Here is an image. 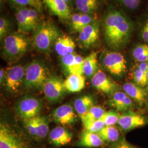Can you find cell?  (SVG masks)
Returning a JSON list of instances; mask_svg holds the SVG:
<instances>
[{"label": "cell", "instance_id": "obj_19", "mask_svg": "<svg viewBox=\"0 0 148 148\" xmlns=\"http://www.w3.org/2000/svg\"><path fill=\"white\" fill-rule=\"evenodd\" d=\"M103 143L104 142L97 133L84 130L81 133L77 145L84 148H95L101 147Z\"/></svg>", "mask_w": 148, "mask_h": 148}, {"label": "cell", "instance_id": "obj_39", "mask_svg": "<svg viewBox=\"0 0 148 148\" xmlns=\"http://www.w3.org/2000/svg\"><path fill=\"white\" fill-rule=\"evenodd\" d=\"M84 58L80 55L76 54L75 62L71 74L84 75Z\"/></svg>", "mask_w": 148, "mask_h": 148}, {"label": "cell", "instance_id": "obj_31", "mask_svg": "<svg viewBox=\"0 0 148 148\" xmlns=\"http://www.w3.org/2000/svg\"><path fill=\"white\" fill-rule=\"evenodd\" d=\"M105 112V110L101 106H94L90 109V110L81 119V121L99 120H101Z\"/></svg>", "mask_w": 148, "mask_h": 148}, {"label": "cell", "instance_id": "obj_32", "mask_svg": "<svg viewBox=\"0 0 148 148\" xmlns=\"http://www.w3.org/2000/svg\"><path fill=\"white\" fill-rule=\"evenodd\" d=\"M84 130L90 132L98 133L105 127V125L101 120L96 121H82Z\"/></svg>", "mask_w": 148, "mask_h": 148}, {"label": "cell", "instance_id": "obj_23", "mask_svg": "<svg viewBox=\"0 0 148 148\" xmlns=\"http://www.w3.org/2000/svg\"><path fill=\"white\" fill-rule=\"evenodd\" d=\"M97 134L100 136L104 143L112 144L120 139V132L114 126H105Z\"/></svg>", "mask_w": 148, "mask_h": 148}, {"label": "cell", "instance_id": "obj_7", "mask_svg": "<svg viewBox=\"0 0 148 148\" xmlns=\"http://www.w3.org/2000/svg\"><path fill=\"white\" fill-rule=\"evenodd\" d=\"M42 109V102L34 97L23 98L16 106V112L24 120L40 116Z\"/></svg>", "mask_w": 148, "mask_h": 148}, {"label": "cell", "instance_id": "obj_6", "mask_svg": "<svg viewBox=\"0 0 148 148\" xmlns=\"http://www.w3.org/2000/svg\"><path fill=\"white\" fill-rule=\"evenodd\" d=\"M100 60L103 67L114 76L121 77L127 72V61L118 51H104L101 54Z\"/></svg>", "mask_w": 148, "mask_h": 148}, {"label": "cell", "instance_id": "obj_28", "mask_svg": "<svg viewBox=\"0 0 148 148\" xmlns=\"http://www.w3.org/2000/svg\"><path fill=\"white\" fill-rule=\"evenodd\" d=\"M136 30L140 39L148 45V12L139 19Z\"/></svg>", "mask_w": 148, "mask_h": 148}, {"label": "cell", "instance_id": "obj_42", "mask_svg": "<svg viewBox=\"0 0 148 148\" xmlns=\"http://www.w3.org/2000/svg\"><path fill=\"white\" fill-rule=\"evenodd\" d=\"M5 79V70L2 68L0 70V81L1 84H3Z\"/></svg>", "mask_w": 148, "mask_h": 148}, {"label": "cell", "instance_id": "obj_10", "mask_svg": "<svg viewBox=\"0 0 148 148\" xmlns=\"http://www.w3.org/2000/svg\"><path fill=\"white\" fill-rule=\"evenodd\" d=\"M91 83L96 90L107 95H112L120 89L116 82L101 70H98L92 77Z\"/></svg>", "mask_w": 148, "mask_h": 148}, {"label": "cell", "instance_id": "obj_18", "mask_svg": "<svg viewBox=\"0 0 148 148\" xmlns=\"http://www.w3.org/2000/svg\"><path fill=\"white\" fill-rule=\"evenodd\" d=\"M122 89L133 101H135L139 106H143L145 101L147 93L142 87L134 83L126 82L123 85Z\"/></svg>", "mask_w": 148, "mask_h": 148}, {"label": "cell", "instance_id": "obj_5", "mask_svg": "<svg viewBox=\"0 0 148 148\" xmlns=\"http://www.w3.org/2000/svg\"><path fill=\"white\" fill-rule=\"evenodd\" d=\"M49 76L46 66L38 60H34L25 68L24 85L29 90L38 89L42 87Z\"/></svg>", "mask_w": 148, "mask_h": 148}, {"label": "cell", "instance_id": "obj_25", "mask_svg": "<svg viewBox=\"0 0 148 148\" xmlns=\"http://www.w3.org/2000/svg\"><path fill=\"white\" fill-rule=\"evenodd\" d=\"M27 9L26 7H21L19 8L16 13L18 32L24 34L32 31L27 18Z\"/></svg>", "mask_w": 148, "mask_h": 148}, {"label": "cell", "instance_id": "obj_11", "mask_svg": "<svg viewBox=\"0 0 148 148\" xmlns=\"http://www.w3.org/2000/svg\"><path fill=\"white\" fill-rule=\"evenodd\" d=\"M101 23L98 20L84 27L79 32V42L86 49L94 46L99 39Z\"/></svg>", "mask_w": 148, "mask_h": 148}, {"label": "cell", "instance_id": "obj_40", "mask_svg": "<svg viewBox=\"0 0 148 148\" xmlns=\"http://www.w3.org/2000/svg\"><path fill=\"white\" fill-rule=\"evenodd\" d=\"M123 7L130 11L137 10L140 5L141 0H117Z\"/></svg>", "mask_w": 148, "mask_h": 148}, {"label": "cell", "instance_id": "obj_35", "mask_svg": "<svg viewBox=\"0 0 148 148\" xmlns=\"http://www.w3.org/2000/svg\"><path fill=\"white\" fill-rule=\"evenodd\" d=\"M24 123L27 132L32 137L36 139L38 116L24 120Z\"/></svg>", "mask_w": 148, "mask_h": 148}, {"label": "cell", "instance_id": "obj_1", "mask_svg": "<svg viewBox=\"0 0 148 148\" xmlns=\"http://www.w3.org/2000/svg\"><path fill=\"white\" fill-rule=\"evenodd\" d=\"M101 26L106 44L118 52L127 46L136 30L133 21L123 12L115 8L106 12Z\"/></svg>", "mask_w": 148, "mask_h": 148}, {"label": "cell", "instance_id": "obj_21", "mask_svg": "<svg viewBox=\"0 0 148 148\" xmlns=\"http://www.w3.org/2000/svg\"><path fill=\"white\" fill-rule=\"evenodd\" d=\"M94 105V99L90 95H84L77 98L74 101V109L82 119Z\"/></svg>", "mask_w": 148, "mask_h": 148}, {"label": "cell", "instance_id": "obj_17", "mask_svg": "<svg viewBox=\"0 0 148 148\" xmlns=\"http://www.w3.org/2000/svg\"><path fill=\"white\" fill-rule=\"evenodd\" d=\"M56 52L61 57L74 53L76 47L73 38L67 35H60L54 43Z\"/></svg>", "mask_w": 148, "mask_h": 148}, {"label": "cell", "instance_id": "obj_16", "mask_svg": "<svg viewBox=\"0 0 148 148\" xmlns=\"http://www.w3.org/2000/svg\"><path fill=\"white\" fill-rule=\"evenodd\" d=\"M49 10L54 15L63 20L70 19L71 16L69 5L64 0H43Z\"/></svg>", "mask_w": 148, "mask_h": 148}, {"label": "cell", "instance_id": "obj_44", "mask_svg": "<svg viewBox=\"0 0 148 148\" xmlns=\"http://www.w3.org/2000/svg\"></svg>", "mask_w": 148, "mask_h": 148}, {"label": "cell", "instance_id": "obj_14", "mask_svg": "<svg viewBox=\"0 0 148 148\" xmlns=\"http://www.w3.org/2000/svg\"><path fill=\"white\" fill-rule=\"evenodd\" d=\"M108 104L118 111L129 110L134 106L132 99L125 92L120 90H117L111 95Z\"/></svg>", "mask_w": 148, "mask_h": 148}, {"label": "cell", "instance_id": "obj_9", "mask_svg": "<svg viewBox=\"0 0 148 148\" xmlns=\"http://www.w3.org/2000/svg\"><path fill=\"white\" fill-rule=\"evenodd\" d=\"M42 88L45 97L51 103L61 100L66 92L64 81L57 76H49L44 83Z\"/></svg>", "mask_w": 148, "mask_h": 148}, {"label": "cell", "instance_id": "obj_37", "mask_svg": "<svg viewBox=\"0 0 148 148\" xmlns=\"http://www.w3.org/2000/svg\"><path fill=\"white\" fill-rule=\"evenodd\" d=\"M38 11L35 8H29L27 7V18L32 31H34L37 24L40 22L38 20Z\"/></svg>", "mask_w": 148, "mask_h": 148}, {"label": "cell", "instance_id": "obj_12", "mask_svg": "<svg viewBox=\"0 0 148 148\" xmlns=\"http://www.w3.org/2000/svg\"><path fill=\"white\" fill-rule=\"evenodd\" d=\"M147 123V119L143 115L128 111L121 115L117 124L122 131L126 132L138 127L143 126Z\"/></svg>", "mask_w": 148, "mask_h": 148}, {"label": "cell", "instance_id": "obj_13", "mask_svg": "<svg viewBox=\"0 0 148 148\" xmlns=\"http://www.w3.org/2000/svg\"><path fill=\"white\" fill-rule=\"evenodd\" d=\"M75 111L74 108L68 104L60 106L53 111V121L63 126L72 125L76 121Z\"/></svg>", "mask_w": 148, "mask_h": 148}, {"label": "cell", "instance_id": "obj_34", "mask_svg": "<svg viewBox=\"0 0 148 148\" xmlns=\"http://www.w3.org/2000/svg\"><path fill=\"white\" fill-rule=\"evenodd\" d=\"M16 5L20 7L30 6L32 8L36 9L38 12L42 11V3L41 0H10Z\"/></svg>", "mask_w": 148, "mask_h": 148}, {"label": "cell", "instance_id": "obj_24", "mask_svg": "<svg viewBox=\"0 0 148 148\" xmlns=\"http://www.w3.org/2000/svg\"><path fill=\"white\" fill-rule=\"evenodd\" d=\"M148 69V63H139L133 69V79L134 84L141 87L147 85L146 73Z\"/></svg>", "mask_w": 148, "mask_h": 148}, {"label": "cell", "instance_id": "obj_4", "mask_svg": "<svg viewBox=\"0 0 148 148\" xmlns=\"http://www.w3.org/2000/svg\"><path fill=\"white\" fill-rule=\"evenodd\" d=\"M0 148H31L25 136L7 122L0 124Z\"/></svg>", "mask_w": 148, "mask_h": 148}, {"label": "cell", "instance_id": "obj_38", "mask_svg": "<svg viewBox=\"0 0 148 148\" xmlns=\"http://www.w3.org/2000/svg\"><path fill=\"white\" fill-rule=\"evenodd\" d=\"M11 24L10 21L4 17L0 18V39L1 41L4 40L10 31Z\"/></svg>", "mask_w": 148, "mask_h": 148}, {"label": "cell", "instance_id": "obj_29", "mask_svg": "<svg viewBox=\"0 0 148 148\" xmlns=\"http://www.w3.org/2000/svg\"><path fill=\"white\" fill-rule=\"evenodd\" d=\"M97 20V16L95 13L86 14L81 13V15L79 18L77 23L72 29L75 32H81L84 27L90 25L91 23Z\"/></svg>", "mask_w": 148, "mask_h": 148}, {"label": "cell", "instance_id": "obj_33", "mask_svg": "<svg viewBox=\"0 0 148 148\" xmlns=\"http://www.w3.org/2000/svg\"><path fill=\"white\" fill-rule=\"evenodd\" d=\"M120 116L121 115L116 111H108L105 112L101 120L105 126H112L118 123Z\"/></svg>", "mask_w": 148, "mask_h": 148}, {"label": "cell", "instance_id": "obj_20", "mask_svg": "<svg viewBox=\"0 0 148 148\" xmlns=\"http://www.w3.org/2000/svg\"><path fill=\"white\" fill-rule=\"evenodd\" d=\"M86 79L84 75L70 74L64 81L66 90L70 92H78L84 88Z\"/></svg>", "mask_w": 148, "mask_h": 148}, {"label": "cell", "instance_id": "obj_15", "mask_svg": "<svg viewBox=\"0 0 148 148\" xmlns=\"http://www.w3.org/2000/svg\"><path fill=\"white\" fill-rule=\"evenodd\" d=\"M73 134L62 126H57L49 133V142L56 147H62L70 143Z\"/></svg>", "mask_w": 148, "mask_h": 148}, {"label": "cell", "instance_id": "obj_36", "mask_svg": "<svg viewBox=\"0 0 148 148\" xmlns=\"http://www.w3.org/2000/svg\"><path fill=\"white\" fill-rule=\"evenodd\" d=\"M76 54L75 53L69 54L62 57L61 62L64 71L69 75L71 74L73 68Z\"/></svg>", "mask_w": 148, "mask_h": 148}, {"label": "cell", "instance_id": "obj_8", "mask_svg": "<svg viewBox=\"0 0 148 148\" xmlns=\"http://www.w3.org/2000/svg\"><path fill=\"white\" fill-rule=\"evenodd\" d=\"M25 68L16 65L5 70V79L3 85L11 93H16L21 85H24Z\"/></svg>", "mask_w": 148, "mask_h": 148}, {"label": "cell", "instance_id": "obj_22", "mask_svg": "<svg viewBox=\"0 0 148 148\" xmlns=\"http://www.w3.org/2000/svg\"><path fill=\"white\" fill-rule=\"evenodd\" d=\"M98 54L95 52H93L84 58V75L92 78L98 70Z\"/></svg>", "mask_w": 148, "mask_h": 148}, {"label": "cell", "instance_id": "obj_30", "mask_svg": "<svg viewBox=\"0 0 148 148\" xmlns=\"http://www.w3.org/2000/svg\"><path fill=\"white\" fill-rule=\"evenodd\" d=\"M48 133L49 122L47 117L38 116L36 139L41 140L45 138Z\"/></svg>", "mask_w": 148, "mask_h": 148}, {"label": "cell", "instance_id": "obj_27", "mask_svg": "<svg viewBox=\"0 0 148 148\" xmlns=\"http://www.w3.org/2000/svg\"><path fill=\"white\" fill-rule=\"evenodd\" d=\"M133 58L139 63H148V45L139 43L132 51Z\"/></svg>", "mask_w": 148, "mask_h": 148}, {"label": "cell", "instance_id": "obj_43", "mask_svg": "<svg viewBox=\"0 0 148 148\" xmlns=\"http://www.w3.org/2000/svg\"><path fill=\"white\" fill-rule=\"evenodd\" d=\"M146 83H147V85H148V69L146 73Z\"/></svg>", "mask_w": 148, "mask_h": 148}, {"label": "cell", "instance_id": "obj_26", "mask_svg": "<svg viewBox=\"0 0 148 148\" xmlns=\"http://www.w3.org/2000/svg\"><path fill=\"white\" fill-rule=\"evenodd\" d=\"M75 5L80 13H95L99 6V0H75Z\"/></svg>", "mask_w": 148, "mask_h": 148}, {"label": "cell", "instance_id": "obj_2", "mask_svg": "<svg viewBox=\"0 0 148 148\" xmlns=\"http://www.w3.org/2000/svg\"><path fill=\"white\" fill-rule=\"evenodd\" d=\"M3 42V57L10 64L19 61L31 46L30 38L19 32L8 35Z\"/></svg>", "mask_w": 148, "mask_h": 148}, {"label": "cell", "instance_id": "obj_3", "mask_svg": "<svg viewBox=\"0 0 148 148\" xmlns=\"http://www.w3.org/2000/svg\"><path fill=\"white\" fill-rule=\"evenodd\" d=\"M60 35L58 28L52 21H40L34 31V46L41 53H49Z\"/></svg>", "mask_w": 148, "mask_h": 148}, {"label": "cell", "instance_id": "obj_41", "mask_svg": "<svg viewBox=\"0 0 148 148\" xmlns=\"http://www.w3.org/2000/svg\"><path fill=\"white\" fill-rule=\"evenodd\" d=\"M109 148H138L128 142L125 138H120L115 143H112Z\"/></svg>", "mask_w": 148, "mask_h": 148}]
</instances>
